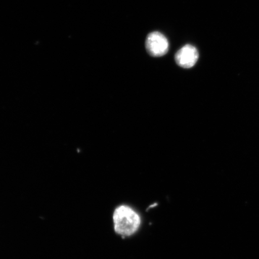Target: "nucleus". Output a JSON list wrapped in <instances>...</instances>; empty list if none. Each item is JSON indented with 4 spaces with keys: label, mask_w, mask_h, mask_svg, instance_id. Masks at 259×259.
Here are the masks:
<instances>
[{
    "label": "nucleus",
    "mask_w": 259,
    "mask_h": 259,
    "mask_svg": "<svg viewBox=\"0 0 259 259\" xmlns=\"http://www.w3.org/2000/svg\"><path fill=\"white\" fill-rule=\"evenodd\" d=\"M199 59V53L193 45H186L176 54V61L178 66L189 69L193 67Z\"/></svg>",
    "instance_id": "nucleus-3"
},
{
    "label": "nucleus",
    "mask_w": 259,
    "mask_h": 259,
    "mask_svg": "<svg viewBox=\"0 0 259 259\" xmlns=\"http://www.w3.org/2000/svg\"><path fill=\"white\" fill-rule=\"evenodd\" d=\"M113 218L115 232L122 236L135 234L141 224L140 217L127 206L118 207L113 213Z\"/></svg>",
    "instance_id": "nucleus-1"
},
{
    "label": "nucleus",
    "mask_w": 259,
    "mask_h": 259,
    "mask_svg": "<svg viewBox=\"0 0 259 259\" xmlns=\"http://www.w3.org/2000/svg\"><path fill=\"white\" fill-rule=\"evenodd\" d=\"M145 46L148 54L154 57L163 56L169 50V42L166 37L158 31L148 35Z\"/></svg>",
    "instance_id": "nucleus-2"
}]
</instances>
